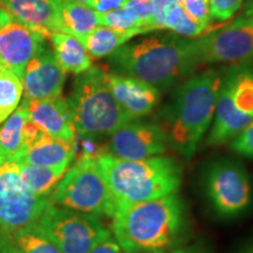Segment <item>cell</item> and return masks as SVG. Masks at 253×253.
<instances>
[{
  "label": "cell",
  "mask_w": 253,
  "mask_h": 253,
  "mask_svg": "<svg viewBox=\"0 0 253 253\" xmlns=\"http://www.w3.org/2000/svg\"><path fill=\"white\" fill-rule=\"evenodd\" d=\"M126 6L130 7L140 18L145 31H154L153 26V0H129Z\"/></svg>",
  "instance_id": "4dcf8cb0"
},
{
  "label": "cell",
  "mask_w": 253,
  "mask_h": 253,
  "mask_svg": "<svg viewBox=\"0 0 253 253\" xmlns=\"http://www.w3.org/2000/svg\"><path fill=\"white\" fill-rule=\"evenodd\" d=\"M95 161L116 208L176 194L182 184L183 167L175 157L122 160L103 151Z\"/></svg>",
  "instance_id": "277c9868"
},
{
  "label": "cell",
  "mask_w": 253,
  "mask_h": 253,
  "mask_svg": "<svg viewBox=\"0 0 253 253\" xmlns=\"http://www.w3.org/2000/svg\"><path fill=\"white\" fill-rule=\"evenodd\" d=\"M129 0H91L90 7L99 12V13H103V12L122 7Z\"/></svg>",
  "instance_id": "836d02e7"
},
{
  "label": "cell",
  "mask_w": 253,
  "mask_h": 253,
  "mask_svg": "<svg viewBox=\"0 0 253 253\" xmlns=\"http://www.w3.org/2000/svg\"><path fill=\"white\" fill-rule=\"evenodd\" d=\"M45 47V39L0 7V67L23 80L27 63Z\"/></svg>",
  "instance_id": "4fadbf2b"
},
{
  "label": "cell",
  "mask_w": 253,
  "mask_h": 253,
  "mask_svg": "<svg viewBox=\"0 0 253 253\" xmlns=\"http://www.w3.org/2000/svg\"><path fill=\"white\" fill-rule=\"evenodd\" d=\"M23 95V80L9 69L0 67V126L18 108Z\"/></svg>",
  "instance_id": "d4e9b609"
},
{
  "label": "cell",
  "mask_w": 253,
  "mask_h": 253,
  "mask_svg": "<svg viewBox=\"0 0 253 253\" xmlns=\"http://www.w3.org/2000/svg\"><path fill=\"white\" fill-rule=\"evenodd\" d=\"M65 80L66 72L52 50L43 47L24 71V99L47 100L61 96Z\"/></svg>",
  "instance_id": "5bb4252c"
},
{
  "label": "cell",
  "mask_w": 253,
  "mask_h": 253,
  "mask_svg": "<svg viewBox=\"0 0 253 253\" xmlns=\"http://www.w3.org/2000/svg\"><path fill=\"white\" fill-rule=\"evenodd\" d=\"M9 158L15 163L53 169H68L75 158L74 142L63 141L45 134L33 144L20 148Z\"/></svg>",
  "instance_id": "ac0fdd59"
},
{
  "label": "cell",
  "mask_w": 253,
  "mask_h": 253,
  "mask_svg": "<svg viewBox=\"0 0 253 253\" xmlns=\"http://www.w3.org/2000/svg\"><path fill=\"white\" fill-rule=\"evenodd\" d=\"M140 34L144 33L141 30L118 31L106 26H97L87 37L84 47L91 58H106L121 48L132 38Z\"/></svg>",
  "instance_id": "44dd1931"
},
{
  "label": "cell",
  "mask_w": 253,
  "mask_h": 253,
  "mask_svg": "<svg viewBox=\"0 0 253 253\" xmlns=\"http://www.w3.org/2000/svg\"><path fill=\"white\" fill-rule=\"evenodd\" d=\"M253 120V65H233L221 75L208 145L231 142Z\"/></svg>",
  "instance_id": "8992f818"
},
{
  "label": "cell",
  "mask_w": 253,
  "mask_h": 253,
  "mask_svg": "<svg viewBox=\"0 0 253 253\" xmlns=\"http://www.w3.org/2000/svg\"><path fill=\"white\" fill-rule=\"evenodd\" d=\"M100 26H106L118 31L141 30L144 34L148 33L140 18L130 7L126 5L120 8L100 13Z\"/></svg>",
  "instance_id": "4316f807"
},
{
  "label": "cell",
  "mask_w": 253,
  "mask_h": 253,
  "mask_svg": "<svg viewBox=\"0 0 253 253\" xmlns=\"http://www.w3.org/2000/svg\"><path fill=\"white\" fill-rule=\"evenodd\" d=\"M237 253H253V244L244 246V248L240 249Z\"/></svg>",
  "instance_id": "8d00e7d4"
},
{
  "label": "cell",
  "mask_w": 253,
  "mask_h": 253,
  "mask_svg": "<svg viewBox=\"0 0 253 253\" xmlns=\"http://www.w3.org/2000/svg\"><path fill=\"white\" fill-rule=\"evenodd\" d=\"M0 7L45 40L55 32H61L59 9L50 0H0Z\"/></svg>",
  "instance_id": "e0dca14e"
},
{
  "label": "cell",
  "mask_w": 253,
  "mask_h": 253,
  "mask_svg": "<svg viewBox=\"0 0 253 253\" xmlns=\"http://www.w3.org/2000/svg\"><path fill=\"white\" fill-rule=\"evenodd\" d=\"M182 0H153V26L155 30L166 28V14L170 6Z\"/></svg>",
  "instance_id": "1f68e13d"
},
{
  "label": "cell",
  "mask_w": 253,
  "mask_h": 253,
  "mask_svg": "<svg viewBox=\"0 0 253 253\" xmlns=\"http://www.w3.org/2000/svg\"><path fill=\"white\" fill-rule=\"evenodd\" d=\"M21 179L30 191L40 197H49L53 190L61 181L67 169L34 167L30 164L18 163Z\"/></svg>",
  "instance_id": "7402d4cb"
},
{
  "label": "cell",
  "mask_w": 253,
  "mask_h": 253,
  "mask_svg": "<svg viewBox=\"0 0 253 253\" xmlns=\"http://www.w3.org/2000/svg\"><path fill=\"white\" fill-rule=\"evenodd\" d=\"M48 199L56 207L97 218H113L116 204L95 158L78 157Z\"/></svg>",
  "instance_id": "52a82bcc"
},
{
  "label": "cell",
  "mask_w": 253,
  "mask_h": 253,
  "mask_svg": "<svg viewBox=\"0 0 253 253\" xmlns=\"http://www.w3.org/2000/svg\"><path fill=\"white\" fill-rule=\"evenodd\" d=\"M195 55L201 63H239L253 59V25L242 15L232 23L192 40Z\"/></svg>",
  "instance_id": "8fae6325"
},
{
  "label": "cell",
  "mask_w": 253,
  "mask_h": 253,
  "mask_svg": "<svg viewBox=\"0 0 253 253\" xmlns=\"http://www.w3.org/2000/svg\"><path fill=\"white\" fill-rule=\"evenodd\" d=\"M166 28L183 37H199L205 31L198 23L190 18L183 9L181 2H176L168 8L166 14Z\"/></svg>",
  "instance_id": "484cf974"
},
{
  "label": "cell",
  "mask_w": 253,
  "mask_h": 253,
  "mask_svg": "<svg viewBox=\"0 0 253 253\" xmlns=\"http://www.w3.org/2000/svg\"><path fill=\"white\" fill-rule=\"evenodd\" d=\"M203 189L209 205L218 217L231 219L244 214L252 204L249 173L239 161L217 157L205 168Z\"/></svg>",
  "instance_id": "ba28073f"
},
{
  "label": "cell",
  "mask_w": 253,
  "mask_h": 253,
  "mask_svg": "<svg viewBox=\"0 0 253 253\" xmlns=\"http://www.w3.org/2000/svg\"><path fill=\"white\" fill-rule=\"evenodd\" d=\"M231 149L240 156L253 158V120L230 143Z\"/></svg>",
  "instance_id": "f546056e"
},
{
  "label": "cell",
  "mask_w": 253,
  "mask_h": 253,
  "mask_svg": "<svg viewBox=\"0 0 253 253\" xmlns=\"http://www.w3.org/2000/svg\"><path fill=\"white\" fill-rule=\"evenodd\" d=\"M89 253H125L116 239L113 235H110L104 238L102 242H100Z\"/></svg>",
  "instance_id": "d6a6232c"
},
{
  "label": "cell",
  "mask_w": 253,
  "mask_h": 253,
  "mask_svg": "<svg viewBox=\"0 0 253 253\" xmlns=\"http://www.w3.org/2000/svg\"><path fill=\"white\" fill-rule=\"evenodd\" d=\"M188 210L178 194L116 208L112 235L125 253H171L182 246Z\"/></svg>",
  "instance_id": "6da1fadb"
},
{
  "label": "cell",
  "mask_w": 253,
  "mask_h": 253,
  "mask_svg": "<svg viewBox=\"0 0 253 253\" xmlns=\"http://www.w3.org/2000/svg\"><path fill=\"white\" fill-rule=\"evenodd\" d=\"M244 15H246V18L249 19L250 23H251V24L253 25V6H252L251 8L248 9V12H246V13H245Z\"/></svg>",
  "instance_id": "74e56055"
},
{
  "label": "cell",
  "mask_w": 253,
  "mask_h": 253,
  "mask_svg": "<svg viewBox=\"0 0 253 253\" xmlns=\"http://www.w3.org/2000/svg\"><path fill=\"white\" fill-rule=\"evenodd\" d=\"M108 58L118 74L148 82L157 89L184 80L199 65L192 40L171 34L126 43Z\"/></svg>",
  "instance_id": "7a4b0ae2"
},
{
  "label": "cell",
  "mask_w": 253,
  "mask_h": 253,
  "mask_svg": "<svg viewBox=\"0 0 253 253\" xmlns=\"http://www.w3.org/2000/svg\"><path fill=\"white\" fill-rule=\"evenodd\" d=\"M0 253H20L8 242L1 231H0Z\"/></svg>",
  "instance_id": "d590c367"
},
{
  "label": "cell",
  "mask_w": 253,
  "mask_h": 253,
  "mask_svg": "<svg viewBox=\"0 0 253 253\" xmlns=\"http://www.w3.org/2000/svg\"><path fill=\"white\" fill-rule=\"evenodd\" d=\"M28 120L26 104L21 101L14 113L0 126V156L9 158L19 150L21 145V132Z\"/></svg>",
  "instance_id": "cb8c5ba5"
},
{
  "label": "cell",
  "mask_w": 253,
  "mask_h": 253,
  "mask_svg": "<svg viewBox=\"0 0 253 253\" xmlns=\"http://www.w3.org/2000/svg\"><path fill=\"white\" fill-rule=\"evenodd\" d=\"M53 54L66 73L81 74L91 67V56L80 40L65 33L55 32L49 38Z\"/></svg>",
  "instance_id": "d6986e66"
},
{
  "label": "cell",
  "mask_w": 253,
  "mask_h": 253,
  "mask_svg": "<svg viewBox=\"0 0 253 253\" xmlns=\"http://www.w3.org/2000/svg\"><path fill=\"white\" fill-rule=\"evenodd\" d=\"M1 232L20 253H62L36 225Z\"/></svg>",
  "instance_id": "603a6c76"
},
{
  "label": "cell",
  "mask_w": 253,
  "mask_h": 253,
  "mask_svg": "<svg viewBox=\"0 0 253 253\" xmlns=\"http://www.w3.org/2000/svg\"><path fill=\"white\" fill-rule=\"evenodd\" d=\"M223 73L209 69L177 87L162 113L169 147L185 160L194 156L213 120Z\"/></svg>",
  "instance_id": "3957f363"
},
{
  "label": "cell",
  "mask_w": 253,
  "mask_h": 253,
  "mask_svg": "<svg viewBox=\"0 0 253 253\" xmlns=\"http://www.w3.org/2000/svg\"><path fill=\"white\" fill-rule=\"evenodd\" d=\"M171 253H210L207 246L203 244H199V243H195V244L191 245H184L179 246L173 250Z\"/></svg>",
  "instance_id": "e575fe53"
},
{
  "label": "cell",
  "mask_w": 253,
  "mask_h": 253,
  "mask_svg": "<svg viewBox=\"0 0 253 253\" xmlns=\"http://www.w3.org/2000/svg\"><path fill=\"white\" fill-rule=\"evenodd\" d=\"M169 138L160 123L131 120L109 137L106 151L122 160H145L164 154Z\"/></svg>",
  "instance_id": "7c38bea8"
},
{
  "label": "cell",
  "mask_w": 253,
  "mask_h": 253,
  "mask_svg": "<svg viewBox=\"0 0 253 253\" xmlns=\"http://www.w3.org/2000/svg\"><path fill=\"white\" fill-rule=\"evenodd\" d=\"M68 1H74V2H79V4H84L87 6H90L91 0H68Z\"/></svg>",
  "instance_id": "f35d334b"
},
{
  "label": "cell",
  "mask_w": 253,
  "mask_h": 253,
  "mask_svg": "<svg viewBox=\"0 0 253 253\" xmlns=\"http://www.w3.org/2000/svg\"><path fill=\"white\" fill-rule=\"evenodd\" d=\"M50 1H52V2H53V4H54V5L56 6V7H58V8H59V6H60V5H61V4H62V2H63V1H65V0H50Z\"/></svg>",
  "instance_id": "ab89813d"
},
{
  "label": "cell",
  "mask_w": 253,
  "mask_h": 253,
  "mask_svg": "<svg viewBox=\"0 0 253 253\" xmlns=\"http://www.w3.org/2000/svg\"><path fill=\"white\" fill-rule=\"evenodd\" d=\"M245 0H210L211 20L224 21L230 20L238 9L242 7Z\"/></svg>",
  "instance_id": "f1b7e54d"
},
{
  "label": "cell",
  "mask_w": 253,
  "mask_h": 253,
  "mask_svg": "<svg viewBox=\"0 0 253 253\" xmlns=\"http://www.w3.org/2000/svg\"><path fill=\"white\" fill-rule=\"evenodd\" d=\"M28 118L43 132L60 140L74 142L77 130L73 123L67 99L59 96L47 100H23Z\"/></svg>",
  "instance_id": "2e32d148"
},
{
  "label": "cell",
  "mask_w": 253,
  "mask_h": 253,
  "mask_svg": "<svg viewBox=\"0 0 253 253\" xmlns=\"http://www.w3.org/2000/svg\"><path fill=\"white\" fill-rule=\"evenodd\" d=\"M61 32L71 34L84 46L90 32L100 26V13L90 6L65 0L59 6Z\"/></svg>",
  "instance_id": "ffe728a7"
},
{
  "label": "cell",
  "mask_w": 253,
  "mask_h": 253,
  "mask_svg": "<svg viewBox=\"0 0 253 253\" xmlns=\"http://www.w3.org/2000/svg\"><path fill=\"white\" fill-rule=\"evenodd\" d=\"M106 82L121 108L132 119L149 115L160 102V89L148 82L108 72H106Z\"/></svg>",
  "instance_id": "9a60e30c"
},
{
  "label": "cell",
  "mask_w": 253,
  "mask_h": 253,
  "mask_svg": "<svg viewBox=\"0 0 253 253\" xmlns=\"http://www.w3.org/2000/svg\"><path fill=\"white\" fill-rule=\"evenodd\" d=\"M77 135L101 140L132 119L121 108L110 93L106 82V72L90 67L75 79L71 96L67 99Z\"/></svg>",
  "instance_id": "5b68a950"
},
{
  "label": "cell",
  "mask_w": 253,
  "mask_h": 253,
  "mask_svg": "<svg viewBox=\"0 0 253 253\" xmlns=\"http://www.w3.org/2000/svg\"><path fill=\"white\" fill-rule=\"evenodd\" d=\"M62 253H89L112 235L100 218L50 204L34 224Z\"/></svg>",
  "instance_id": "9c48e42d"
},
{
  "label": "cell",
  "mask_w": 253,
  "mask_h": 253,
  "mask_svg": "<svg viewBox=\"0 0 253 253\" xmlns=\"http://www.w3.org/2000/svg\"><path fill=\"white\" fill-rule=\"evenodd\" d=\"M181 5L190 18L208 30L211 23L210 0H182Z\"/></svg>",
  "instance_id": "83f0119b"
},
{
  "label": "cell",
  "mask_w": 253,
  "mask_h": 253,
  "mask_svg": "<svg viewBox=\"0 0 253 253\" xmlns=\"http://www.w3.org/2000/svg\"><path fill=\"white\" fill-rule=\"evenodd\" d=\"M50 204L47 197L28 190L21 179L18 163L0 156V230L13 231L34 225Z\"/></svg>",
  "instance_id": "30bf717a"
}]
</instances>
